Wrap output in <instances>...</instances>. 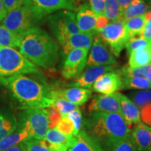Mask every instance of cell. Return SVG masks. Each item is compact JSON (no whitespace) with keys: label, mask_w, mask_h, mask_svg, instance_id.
<instances>
[{"label":"cell","mask_w":151,"mask_h":151,"mask_svg":"<svg viewBox=\"0 0 151 151\" xmlns=\"http://www.w3.org/2000/svg\"><path fill=\"white\" fill-rule=\"evenodd\" d=\"M85 119L86 131L97 140L105 151L131 136L132 130L119 113H90Z\"/></svg>","instance_id":"cell-1"},{"label":"cell","mask_w":151,"mask_h":151,"mask_svg":"<svg viewBox=\"0 0 151 151\" xmlns=\"http://www.w3.org/2000/svg\"><path fill=\"white\" fill-rule=\"evenodd\" d=\"M0 83L8 87L22 109H46L54 101L52 88L24 74L0 79Z\"/></svg>","instance_id":"cell-2"},{"label":"cell","mask_w":151,"mask_h":151,"mask_svg":"<svg viewBox=\"0 0 151 151\" xmlns=\"http://www.w3.org/2000/svg\"><path fill=\"white\" fill-rule=\"evenodd\" d=\"M20 52L27 59L46 69L55 67L59 46L44 30L33 27L22 36Z\"/></svg>","instance_id":"cell-3"},{"label":"cell","mask_w":151,"mask_h":151,"mask_svg":"<svg viewBox=\"0 0 151 151\" xmlns=\"http://www.w3.org/2000/svg\"><path fill=\"white\" fill-rule=\"evenodd\" d=\"M31 73L41 74V71L16 49L0 46V79Z\"/></svg>","instance_id":"cell-4"},{"label":"cell","mask_w":151,"mask_h":151,"mask_svg":"<svg viewBox=\"0 0 151 151\" xmlns=\"http://www.w3.org/2000/svg\"><path fill=\"white\" fill-rule=\"evenodd\" d=\"M18 124L27 130L30 137L44 139L48 129L46 109H25L19 114Z\"/></svg>","instance_id":"cell-5"},{"label":"cell","mask_w":151,"mask_h":151,"mask_svg":"<svg viewBox=\"0 0 151 151\" xmlns=\"http://www.w3.org/2000/svg\"><path fill=\"white\" fill-rule=\"evenodd\" d=\"M37 20L29 6H22L9 12L1 24L16 35L22 37L28 30L35 27Z\"/></svg>","instance_id":"cell-6"},{"label":"cell","mask_w":151,"mask_h":151,"mask_svg":"<svg viewBox=\"0 0 151 151\" xmlns=\"http://www.w3.org/2000/svg\"><path fill=\"white\" fill-rule=\"evenodd\" d=\"M49 25L58 40L61 41L68 36L80 32L73 11L63 10L48 16Z\"/></svg>","instance_id":"cell-7"},{"label":"cell","mask_w":151,"mask_h":151,"mask_svg":"<svg viewBox=\"0 0 151 151\" xmlns=\"http://www.w3.org/2000/svg\"><path fill=\"white\" fill-rule=\"evenodd\" d=\"M97 35L110 46L115 56H120L127 42L124 32V22L120 18L113 20L102 29L98 30Z\"/></svg>","instance_id":"cell-8"},{"label":"cell","mask_w":151,"mask_h":151,"mask_svg":"<svg viewBox=\"0 0 151 151\" xmlns=\"http://www.w3.org/2000/svg\"><path fill=\"white\" fill-rule=\"evenodd\" d=\"M77 0H31L29 6L37 20L58 11H78Z\"/></svg>","instance_id":"cell-9"},{"label":"cell","mask_w":151,"mask_h":151,"mask_svg":"<svg viewBox=\"0 0 151 151\" xmlns=\"http://www.w3.org/2000/svg\"><path fill=\"white\" fill-rule=\"evenodd\" d=\"M89 49L75 48L66 55L62 76L65 79L77 78L86 67Z\"/></svg>","instance_id":"cell-10"},{"label":"cell","mask_w":151,"mask_h":151,"mask_svg":"<svg viewBox=\"0 0 151 151\" xmlns=\"http://www.w3.org/2000/svg\"><path fill=\"white\" fill-rule=\"evenodd\" d=\"M116 62L115 55L111 49L109 48L106 43L99 37H94L91 50L87 60V67L115 65Z\"/></svg>","instance_id":"cell-11"},{"label":"cell","mask_w":151,"mask_h":151,"mask_svg":"<svg viewBox=\"0 0 151 151\" xmlns=\"http://www.w3.org/2000/svg\"><path fill=\"white\" fill-rule=\"evenodd\" d=\"M122 88V76L120 71H112L101 75L94 83L92 88L95 92L104 94L114 93Z\"/></svg>","instance_id":"cell-12"},{"label":"cell","mask_w":151,"mask_h":151,"mask_svg":"<svg viewBox=\"0 0 151 151\" xmlns=\"http://www.w3.org/2000/svg\"><path fill=\"white\" fill-rule=\"evenodd\" d=\"M90 113H120L118 92L111 94H99L92 98L89 106Z\"/></svg>","instance_id":"cell-13"},{"label":"cell","mask_w":151,"mask_h":151,"mask_svg":"<svg viewBox=\"0 0 151 151\" xmlns=\"http://www.w3.org/2000/svg\"><path fill=\"white\" fill-rule=\"evenodd\" d=\"M114 65L94 66L88 67L83 73H81L74 81L69 84L70 87H81L90 89L94 83L101 75L115 70Z\"/></svg>","instance_id":"cell-14"},{"label":"cell","mask_w":151,"mask_h":151,"mask_svg":"<svg viewBox=\"0 0 151 151\" xmlns=\"http://www.w3.org/2000/svg\"><path fill=\"white\" fill-rule=\"evenodd\" d=\"M92 90L81 87H71L65 89H52L54 99L62 98L77 106L83 105L90 99Z\"/></svg>","instance_id":"cell-15"},{"label":"cell","mask_w":151,"mask_h":151,"mask_svg":"<svg viewBox=\"0 0 151 151\" xmlns=\"http://www.w3.org/2000/svg\"><path fill=\"white\" fill-rule=\"evenodd\" d=\"M76 14V21L81 32L90 33L97 35L96 20L97 16L94 14L88 1L80 6Z\"/></svg>","instance_id":"cell-16"},{"label":"cell","mask_w":151,"mask_h":151,"mask_svg":"<svg viewBox=\"0 0 151 151\" xmlns=\"http://www.w3.org/2000/svg\"><path fill=\"white\" fill-rule=\"evenodd\" d=\"M95 35L90 33L78 32L68 36L63 40L60 41L63 49V52L67 55L70 50L75 48H91Z\"/></svg>","instance_id":"cell-17"},{"label":"cell","mask_w":151,"mask_h":151,"mask_svg":"<svg viewBox=\"0 0 151 151\" xmlns=\"http://www.w3.org/2000/svg\"><path fill=\"white\" fill-rule=\"evenodd\" d=\"M120 101V114L125 120L127 125L131 128L132 124H137L141 122L140 110L131 99L118 92Z\"/></svg>","instance_id":"cell-18"},{"label":"cell","mask_w":151,"mask_h":151,"mask_svg":"<svg viewBox=\"0 0 151 151\" xmlns=\"http://www.w3.org/2000/svg\"><path fill=\"white\" fill-rule=\"evenodd\" d=\"M131 137L137 151H151V127L139 122L132 132Z\"/></svg>","instance_id":"cell-19"},{"label":"cell","mask_w":151,"mask_h":151,"mask_svg":"<svg viewBox=\"0 0 151 151\" xmlns=\"http://www.w3.org/2000/svg\"><path fill=\"white\" fill-rule=\"evenodd\" d=\"M76 137V141L69 151H105L100 143L85 129H81Z\"/></svg>","instance_id":"cell-20"},{"label":"cell","mask_w":151,"mask_h":151,"mask_svg":"<svg viewBox=\"0 0 151 151\" xmlns=\"http://www.w3.org/2000/svg\"><path fill=\"white\" fill-rule=\"evenodd\" d=\"M27 138H30L28 132L18 124L14 132L6 135L0 140V151H6L11 147L22 142Z\"/></svg>","instance_id":"cell-21"},{"label":"cell","mask_w":151,"mask_h":151,"mask_svg":"<svg viewBox=\"0 0 151 151\" xmlns=\"http://www.w3.org/2000/svg\"><path fill=\"white\" fill-rule=\"evenodd\" d=\"M146 20L145 14L132 18L124 22V32L127 41L132 37L140 36L141 37Z\"/></svg>","instance_id":"cell-22"},{"label":"cell","mask_w":151,"mask_h":151,"mask_svg":"<svg viewBox=\"0 0 151 151\" xmlns=\"http://www.w3.org/2000/svg\"><path fill=\"white\" fill-rule=\"evenodd\" d=\"M151 64V45L132 51L129 55L128 67L137 68Z\"/></svg>","instance_id":"cell-23"},{"label":"cell","mask_w":151,"mask_h":151,"mask_svg":"<svg viewBox=\"0 0 151 151\" xmlns=\"http://www.w3.org/2000/svg\"><path fill=\"white\" fill-rule=\"evenodd\" d=\"M18 120L12 112L0 110V140L16 130Z\"/></svg>","instance_id":"cell-24"},{"label":"cell","mask_w":151,"mask_h":151,"mask_svg":"<svg viewBox=\"0 0 151 151\" xmlns=\"http://www.w3.org/2000/svg\"><path fill=\"white\" fill-rule=\"evenodd\" d=\"M148 6L143 0H132L127 9L123 11L120 19L124 22L134 17L145 14L148 11Z\"/></svg>","instance_id":"cell-25"},{"label":"cell","mask_w":151,"mask_h":151,"mask_svg":"<svg viewBox=\"0 0 151 151\" xmlns=\"http://www.w3.org/2000/svg\"><path fill=\"white\" fill-rule=\"evenodd\" d=\"M21 39L22 37L16 35L2 24H0V46L19 48Z\"/></svg>","instance_id":"cell-26"},{"label":"cell","mask_w":151,"mask_h":151,"mask_svg":"<svg viewBox=\"0 0 151 151\" xmlns=\"http://www.w3.org/2000/svg\"><path fill=\"white\" fill-rule=\"evenodd\" d=\"M44 139L51 143L65 144L69 148L75 143L76 141V137L73 135L68 136L64 134L55 128H54V129H50L47 131Z\"/></svg>","instance_id":"cell-27"},{"label":"cell","mask_w":151,"mask_h":151,"mask_svg":"<svg viewBox=\"0 0 151 151\" xmlns=\"http://www.w3.org/2000/svg\"><path fill=\"white\" fill-rule=\"evenodd\" d=\"M151 88V83L143 77H122V90L140 89L146 90Z\"/></svg>","instance_id":"cell-28"},{"label":"cell","mask_w":151,"mask_h":151,"mask_svg":"<svg viewBox=\"0 0 151 151\" xmlns=\"http://www.w3.org/2000/svg\"><path fill=\"white\" fill-rule=\"evenodd\" d=\"M104 16L111 21L120 18L122 13L117 0H105Z\"/></svg>","instance_id":"cell-29"},{"label":"cell","mask_w":151,"mask_h":151,"mask_svg":"<svg viewBox=\"0 0 151 151\" xmlns=\"http://www.w3.org/2000/svg\"><path fill=\"white\" fill-rule=\"evenodd\" d=\"M120 71L122 77H143L146 78V75L151 72V64L137 68H130L124 67Z\"/></svg>","instance_id":"cell-30"},{"label":"cell","mask_w":151,"mask_h":151,"mask_svg":"<svg viewBox=\"0 0 151 151\" xmlns=\"http://www.w3.org/2000/svg\"><path fill=\"white\" fill-rule=\"evenodd\" d=\"M151 45V41H147L146 39H143L140 36L132 37L129 39L125 43V47L127 49V52L128 56L134 50H138V49L145 48V47L149 46Z\"/></svg>","instance_id":"cell-31"},{"label":"cell","mask_w":151,"mask_h":151,"mask_svg":"<svg viewBox=\"0 0 151 151\" xmlns=\"http://www.w3.org/2000/svg\"><path fill=\"white\" fill-rule=\"evenodd\" d=\"M25 151H50L47 148L44 139L27 138L22 141Z\"/></svg>","instance_id":"cell-32"},{"label":"cell","mask_w":151,"mask_h":151,"mask_svg":"<svg viewBox=\"0 0 151 151\" xmlns=\"http://www.w3.org/2000/svg\"><path fill=\"white\" fill-rule=\"evenodd\" d=\"M52 105L56 107L57 109L61 113L62 117L67 116L71 111L78 109V106L62 98H57L54 99Z\"/></svg>","instance_id":"cell-33"},{"label":"cell","mask_w":151,"mask_h":151,"mask_svg":"<svg viewBox=\"0 0 151 151\" xmlns=\"http://www.w3.org/2000/svg\"><path fill=\"white\" fill-rule=\"evenodd\" d=\"M46 109L47 111V118H48V129H54L61 120V113L52 104Z\"/></svg>","instance_id":"cell-34"},{"label":"cell","mask_w":151,"mask_h":151,"mask_svg":"<svg viewBox=\"0 0 151 151\" xmlns=\"http://www.w3.org/2000/svg\"><path fill=\"white\" fill-rule=\"evenodd\" d=\"M72 121L74 127V132H73V136H76L78 132L82 129L83 125V120L82 113L80 109H77L76 110L71 111L67 116Z\"/></svg>","instance_id":"cell-35"},{"label":"cell","mask_w":151,"mask_h":151,"mask_svg":"<svg viewBox=\"0 0 151 151\" xmlns=\"http://www.w3.org/2000/svg\"><path fill=\"white\" fill-rule=\"evenodd\" d=\"M133 102L139 108H142L145 105L151 103V91L142 90L133 94L132 95Z\"/></svg>","instance_id":"cell-36"},{"label":"cell","mask_w":151,"mask_h":151,"mask_svg":"<svg viewBox=\"0 0 151 151\" xmlns=\"http://www.w3.org/2000/svg\"><path fill=\"white\" fill-rule=\"evenodd\" d=\"M55 129L65 135L73 136V132H74L73 124L67 116L62 117L61 120L55 127Z\"/></svg>","instance_id":"cell-37"},{"label":"cell","mask_w":151,"mask_h":151,"mask_svg":"<svg viewBox=\"0 0 151 151\" xmlns=\"http://www.w3.org/2000/svg\"><path fill=\"white\" fill-rule=\"evenodd\" d=\"M111 151H137L134 143L131 136L120 141L111 149Z\"/></svg>","instance_id":"cell-38"},{"label":"cell","mask_w":151,"mask_h":151,"mask_svg":"<svg viewBox=\"0 0 151 151\" xmlns=\"http://www.w3.org/2000/svg\"><path fill=\"white\" fill-rule=\"evenodd\" d=\"M7 13L22 6H29L31 0H2Z\"/></svg>","instance_id":"cell-39"},{"label":"cell","mask_w":151,"mask_h":151,"mask_svg":"<svg viewBox=\"0 0 151 151\" xmlns=\"http://www.w3.org/2000/svg\"><path fill=\"white\" fill-rule=\"evenodd\" d=\"M89 4L96 16H104L105 0H89Z\"/></svg>","instance_id":"cell-40"},{"label":"cell","mask_w":151,"mask_h":151,"mask_svg":"<svg viewBox=\"0 0 151 151\" xmlns=\"http://www.w3.org/2000/svg\"><path fill=\"white\" fill-rule=\"evenodd\" d=\"M140 111V118L143 123L151 127V103L145 105Z\"/></svg>","instance_id":"cell-41"},{"label":"cell","mask_w":151,"mask_h":151,"mask_svg":"<svg viewBox=\"0 0 151 151\" xmlns=\"http://www.w3.org/2000/svg\"><path fill=\"white\" fill-rule=\"evenodd\" d=\"M45 142H46L47 148L50 151H67L69 149L67 145L62 144V143H51L46 140H45Z\"/></svg>","instance_id":"cell-42"},{"label":"cell","mask_w":151,"mask_h":151,"mask_svg":"<svg viewBox=\"0 0 151 151\" xmlns=\"http://www.w3.org/2000/svg\"><path fill=\"white\" fill-rule=\"evenodd\" d=\"M108 23L109 20L104 16H97V20H96V29H97V32L98 30L104 27Z\"/></svg>","instance_id":"cell-43"},{"label":"cell","mask_w":151,"mask_h":151,"mask_svg":"<svg viewBox=\"0 0 151 151\" xmlns=\"http://www.w3.org/2000/svg\"><path fill=\"white\" fill-rule=\"evenodd\" d=\"M132 0H117L118 1L119 6H120V11H121V13L122 14L123 11L127 9V7L129 5V4L131 3Z\"/></svg>","instance_id":"cell-44"},{"label":"cell","mask_w":151,"mask_h":151,"mask_svg":"<svg viewBox=\"0 0 151 151\" xmlns=\"http://www.w3.org/2000/svg\"><path fill=\"white\" fill-rule=\"evenodd\" d=\"M7 13L6 10L2 0H0V22H2V20L5 18L6 16Z\"/></svg>","instance_id":"cell-45"},{"label":"cell","mask_w":151,"mask_h":151,"mask_svg":"<svg viewBox=\"0 0 151 151\" xmlns=\"http://www.w3.org/2000/svg\"><path fill=\"white\" fill-rule=\"evenodd\" d=\"M6 151H25V148H24V144L22 141V142L11 147L10 148H9L8 150H6Z\"/></svg>","instance_id":"cell-46"},{"label":"cell","mask_w":151,"mask_h":151,"mask_svg":"<svg viewBox=\"0 0 151 151\" xmlns=\"http://www.w3.org/2000/svg\"><path fill=\"white\" fill-rule=\"evenodd\" d=\"M145 17H146V22L149 21V20H151V9L146 11V13L145 14Z\"/></svg>","instance_id":"cell-47"},{"label":"cell","mask_w":151,"mask_h":151,"mask_svg":"<svg viewBox=\"0 0 151 151\" xmlns=\"http://www.w3.org/2000/svg\"><path fill=\"white\" fill-rule=\"evenodd\" d=\"M146 78L148 79V80L150 81V82L151 83V72H150V73H148V74L146 75Z\"/></svg>","instance_id":"cell-48"},{"label":"cell","mask_w":151,"mask_h":151,"mask_svg":"<svg viewBox=\"0 0 151 151\" xmlns=\"http://www.w3.org/2000/svg\"><path fill=\"white\" fill-rule=\"evenodd\" d=\"M148 3L149 5L151 6V0H148Z\"/></svg>","instance_id":"cell-49"},{"label":"cell","mask_w":151,"mask_h":151,"mask_svg":"<svg viewBox=\"0 0 151 151\" xmlns=\"http://www.w3.org/2000/svg\"><path fill=\"white\" fill-rule=\"evenodd\" d=\"M77 1H81V0H77Z\"/></svg>","instance_id":"cell-50"}]
</instances>
